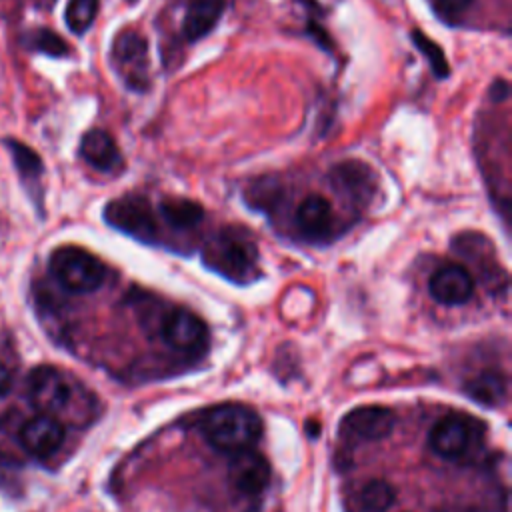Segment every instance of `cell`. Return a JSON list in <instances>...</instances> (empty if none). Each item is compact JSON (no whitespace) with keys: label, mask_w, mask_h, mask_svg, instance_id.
I'll return each mask as SVG.
<instances>
[{"label":"cell","mask_w":512,"mask_h":512,"mask_svg":"<svg viewBox=\"0 0 512 512\" xmlns=\"http://www.w3.org/2000/svg\"><path fill=\"white\" fill-rule=\"evenodd\" d=\"M410 40H412V44L416 46V50L426 58V62L430 64V70L434 72L436 78L442 80V78H448V76H450V64H448V60H446L442 48H440L432 38H428L422 30L414 28V30L410 32Z\"/></svg>","instance_id":"cell-20"},{"label":"cell","mask_w":512,"mask_h":512,"mask_svg":"<svg viewBox=\"0 0 512 512\" xmlns=\"http://www.w3.org/2000/svg\"><path fill=\"white\" fill-rule=\"evenodd\" d=\"M476 436V422L464 414H446L432 426L428 434L430 448L442 458L464 456Z\"/></svg>","instance_id":"cell-6"},{"label":"cell","mask_w":512,"mask_h":512,"mask_svg":"<svg viewBox=\"0 0 512 512\" xmlns=\"http://www.w3.org/2000/svg\"><path fill=\"white\" fill-rule=\"evenodd\" d=\"M256 260V248L254 244L236 232H226L218 238V242L212 246L210 256H206V262L214 266L218 272L226 274L228 278H246Z\"/></svg>","instance_id":"cell-7"},{"label":"cell","mask_w":512,"mask_h":512,"mask_svg":"<svg viewBox=\"0 0 512 512\" xmlns=\"http://www.w3.org/2000/svg\"><path fill=\"white\" fill-rule=\"evenodd\" d=\"M306 34L322 48V50H326V52H332V40H330V36L326 34V30L320 26V24H316V22H308V26H306Z\"/></svg>","instance_id":"cell-25"},{"label":"cell","mask_w":512,"mask_h":512,"mask_svg":"<svg viewBox=\"0 0 512 512\" xmlns=\"http://www.w3.org/2000/svg\"><path fill=\"white\" fill-rule=\"evenodd\" d=\"M52 276L70 292L86 294L102 286L106 268L88 250L78 246H60L50 254Z\"/></svg>","instance_id":"cell-2"},{"label":"cell","mask_w":512,"mask_h":512,"mask_svg":"<svg viewBox=\"0 0 512 512\" xmlns=\"http://www.w3.org/2000/svg\"><path fill=\"white\" fill-rule=\"evenodd\" d=\"M332 186L354 202H368L376 190L374 170L360 160H344L330 172Z\"/></svg>","instance_id":"cell-11"},{"label":"cell","mask_w":512,"mask_h":512,"mask_svg":"<svg viewBox=\"0 0 512 512\" xmlns=\"http://www.w3.org/2000/svg\"><path fill=\"white\" fill-rule=\"evenodd\" d=\"M472 0H430L432 10L438 14V18L452 22L460 14H464L470 8Z\"/></svg>","instance_id":"cell-24"},{"label":"cell","mask_w":512,"mask_h":512,"mask_svg":"<svg viewBox=\"0 0 512 512\" xmlns=\"http://www.w3.org/2000/svg\"><path fill=\"white\" fill-rule=\"evenodd\" d=\"M200 430L216 450L234 454L258 442L262 436V420L250 406L226 402L204 414Z\"/></svg>","instance_id":"cell-1"},{"label":"cell","mask_w":512,"mask_h":512,"mask_svg":"<svg viewBox=\"0 0 512 512\" xmlns=\"http://www.w3.org/2000/svg\"><path fill=\"white\" fill-rule=\"evenodd\" d=\"M428 288L436 302L456 306L470 300L474 292V280L464 266L448 264L432 274Z\"/></svg>","instance_id":"cell-12"},{"label":"cell","mask_w":512,"mask_h":512,"mask_svg":"<svg viewBox=\"0 0 512 512\" xmlns=\"http://www.w3.org/2000/svg\"><path fill=\"white\" fill-rule=\"evenodd\" d=\"M64 426L56 416L38 414L28 418L18 432L20 444L34 456H50L64 442Z\"/></svg>","instance_id":"cell-10"},{"label":"cell","mask_w":512,"mask_h":512,"mask_svg":"<svg viewBox=\"0 0 512 512\" xmlns=\"http://www.w3.org/2000/svg\"><path fill=\"white\" fill-rule=\"evenodd\" d=\"M98 12V0H70L64 12L66 18V26L74 32V34H84Z\"/></svg>","instance_id":"cell-23"},{"label":"cell","mask_w":512,"mask_h":512,"mask_svg":"<svg viewBox=\"0 0 512 512\" xmlns=\"http://www.w3.org/2000/svg\"><path fill=\"white\" fill-rule=\"evenodd\" d=\"M104 218L110 226L142 240H150L158 230L152 208L142 196H124L108 202L104 208Z\"/></svg>","instance_id":"cell-5"},{"label":"cell","mask_w":512,"mask_h":512,"mask_svg":"<svg viewBox=\"0 0 512 512\" xmlns=\"http://www.w3.org/2000/svg\"><path fill=\"white\" fill-rule=\"evenodd\" d=\"M296 226L302 232V236L310 240H320L332 230L334 214L330 202L320 194L306 196L300 206L296 208Z\"/></svg>","instance_id":"cell-15"},{"label":"cell","mask_w":512,"mask_h":512,"mask_svg":"<svg viewBox=\"0 0 512 512\" xmlns=\"http://www.w3.org/2000/svg\"><path fill=\"white\" fill-rule=\"evenodd\" d=\"M28 402L40 414H60L72 400L70 380L54 366H36L26 380Z\"/></svg>","instance_id":"cell-4"},{"label":"cell","mask_w":512,"mask_h":512,"mask_svg":"<svg viewBox=\"0 0 512 512\" xmlns=\"http://www.w3.org/2000/svg\"><path fill=\"white\" fill-rule=\"evenodd\" d=\"M206 324L192 312L174 310L166 316L162 324V338L176 350L194 352L200 350L206 342Z\"/></svg>","instance_id":"cell-13"},{"label":"cell","mask_w":512,"mask_h":512,"mask_svg":"<svg viewBox=\"0 0 512 512\" xmlns=\"http://www.w3.org/2000/svg\"><path fill=\"white\" fill-rule=\"evenodd\" d=\"M396 492L384 480H370L360 490V506L366 512H386L394 504Z\"/></svg>","instance_id":"cell-21"},{"label":"cell","mask_w":512,"mask_h":512,"mask_svg":"<svg viewBox=\"0 0 512 512\" xmlns=\"http://www.w3.org/2000/svg\"><path fill=\"white\" fill-rule=\"evenodd\" d=\"M126 2H130V4H134V2H138V0H126Z\"/></svg>","instance_id":"cell-28"},{"label":"cell","mask_w":512,"mask_h":512,"mask_svg":"<svg viewBox=\"0 0 512 512\" xmlns=\"http://www.w3.org/2000/svg\"><path fill=\"white\" fill-rule=\"evenodd\" d=\"M228 480L240 494L258 496L270 482V464L252 448L234 452L228 460Z\"/></svg>","instance_id":"cell-9"},{"label":"cell","mask_w":512,"mask_h":512,"mask_svg":"<svg viewBox=\"0 0 512 512\" xmlns=\"http://www.w3.org/2000/svg\"><path fill=\"white\" fill-rule=\"evenodd\" d=\"M112 60L130 90L146 92L150 88L148 42L140 32L120 30L112 40Z\"/></svg>","instance_id":"cell-3"},{"label":"cell","mask_w":512,"mask_h":512,"mask_svg":"<svg viewBox=\"0 0 512 512\" xmlns=\"http://www.w3.org/2000/svg\"><path fill=\"white\" fill-rule=\"evenodd\" d=\"M24 44L30 50H36V52H42V54H48V56H56V58L66 56L70 52L66 40L60 34H56V32H52L48 28H34V30H30L26 34V38H24Z\"/></svg>","instance_id":"cell-22"},{"label":"cell","mask_w":512,"mask_h":512,"mask_svg":"<svg viewBox=\"0 0 512 512\" xmlns=\"http://www.w3.org/2000/svg\"><path fill=\"white\" fill-rule=\"evenodd\" d=\"M158 210L162 220L178 230L194 228L204 218V208L198 202L188 198H168L160 202Z\"/></svg>","instance_id":"cell-18"},{"label":"cell","mask_w":512,"mask_h":512,"mask_svg":"<svg viewBox=\"0 0 512 512\" xmlns=\"http://www.w3.org/2000/svg\"><path fill=\"white\" fill-rule=\"evenodd\" d=\"M226 0H190L182 20V36L188 42H196L208 36L220 22Z\"/></svg>","instance_id":"cell-16"},{"label":"cell","mask_w":512,"mask_h":512,"mask_svg":"<svg viewBox=\"0 0 512 512\" xmlns=\"http://www.w3.org/2000/svg\"><path fill=\"white\" fill-rule=\"evenodd\" d=\"M466 396L484 406H500L506 398V378L498 370H484L464 384Z\"/></svg>","instance_id":"cell-17"},{"label":"cell","mask_w":512,"mask_h":512,"mask_svg":"<svg viewBox=\"0 0 512 512\" xmlns=\"http://www.w3.org/2000/svg\"><path fill=\"white\" fill-rule=\"evenodd\" d=\"M10 382H12V376H10L8 368L0 362V396H4L10 390Z\"/></svg>","instance_id":"cell-27"},{"label":"cell","mask_w":512,"mask_h":512,"mask_svg":"<svg viewBox=\"0 0 512 512\" xmlns=\"http://www.w3.org/2000/svg\"><path fill=\"white\" fill-rule=\"evenodd\" d=\"M396 414L386 406H358L340 422V434L354 442H376L394 430Z\"/></svg>","instance_id":"cell-8"},{"label":"cell","mask_w":512,"mask_h":512,"mask_svg":"<svg viewBox=\"0 0 512 512\" xmlns=\"http://www.w3.org/2000/svg\"><path fill=\"white\" fill-rule=\"evenodd\" d=\"M4 146L10 152V156L14 160V166L20 172L22 180L32 182V180H38L42 176V172H44L42 158L28 144H22L14 138H6Z\"/></svg>","instance_id":"cell-19"},{"label":"cell","mask_w":512,"mask_h":512,"mask_svg":"<svg viewBox=\"0 0 512 512\" xmlns=\"http://www.w3.org/2000/svg\"><path fill=\"white\" fill-rule=\"evenodd\" d=\"M488 96H490L492 102H504V100L510 96V84H508L504 78H496V80L490 84Z\"/></svg>","instance_id":"cell-26"},{"label":"cell","mask_w":512,"mask_h":512,"mask_svg":"<svg viewBox=\"0 0 512 512\" xmlns=\"http://www.w3.org/2000/svg\"><path fill=\"white\" fill-rule=\"evenodd\" d=\"M80 156L94 170L106 172V174L120 170L124 164L114 138L102 128H92L82 136Z\"/></svg>","instance_id":"cell-14"}]
</instances>
